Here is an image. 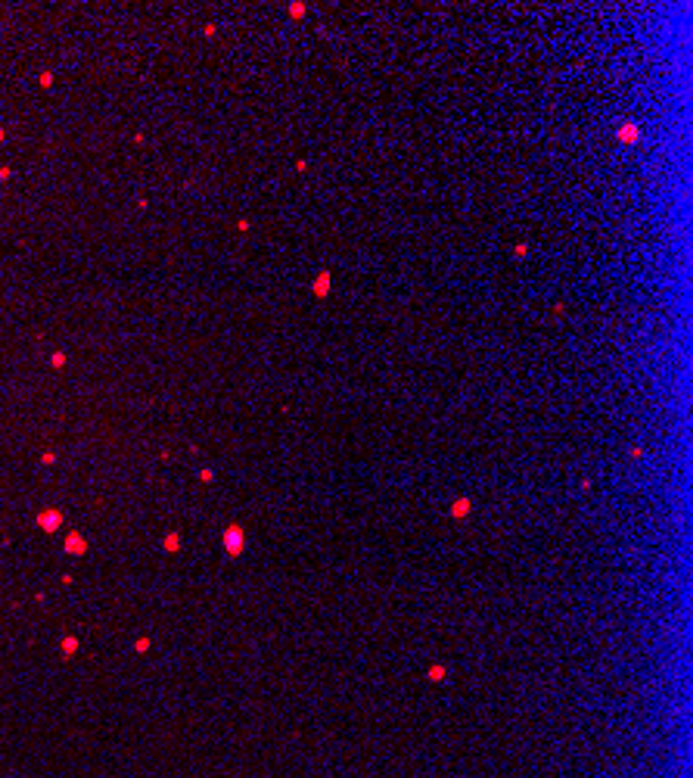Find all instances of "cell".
Masks as SVG:
<instances>
[]
</instances>
